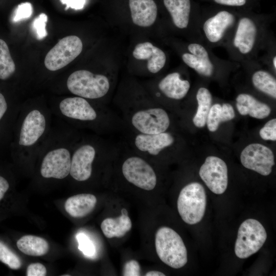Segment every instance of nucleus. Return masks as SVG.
I'll list each match as a JSON object with an SVG mask.
<instances>
[{
	"label": "nucleus",
	"instance_id": "nucleus-1",
	"mask_svg": "<svg viewBox=\"0 0 276 276\" xmlns=\"http://www.w3.org/2000/svg\"><path fill=\"white\" fill-rule=\"evenodd\" d=\"M52 115L51 108L43 104L21 106L9 147L13 156H37L51 131Z\"/></svg>",
	"mask_w": 276,
	"mask_h": 276
},
{
	"label": "nucleus",
	"instance_id": "nucleus-2",
	"mask_svg": "<svg viewBox=\"0 0 276 276\" xmlns=\"http://www.w3.org/2000/svg\"><path fill=\"white\" fill-rule=\"evenodd\" d=\"M78 96L64 98L51 108L53 114L73 127L91 130L103 133L113 130L119 121L108 108Z\"/></svg>",
	"mask_w": 276,
	"mask_h": 276
},
{
	"label": "nucleus",
	"instance_id": "nucleus-3",
	"mask_svg": "<svg viewBox=\"0 0 276 276\" xmlns=\"http://www.w3.org/2000/svg\"><path fill=\"white\" fill-rule=\"evenodd\" d=\"M80 136L65 123L52 126L37 155L41 156L39 172L43 178L63 179L70 175L73 150Z\"/></svg>",
	"mask_w": 276,
	"mask_h": 276
},
{
	"label": "nucleus",
	"instance_id": "nucleus-4",
	"mask_svg": "<svg viewBox=\"0 0 276 276\" xmlns=\"http://www.w3.org/2000/svg\"><path fill=\"white\" fill-rule=\"evenodd\" d=\"M124 122L133 133L153 134L167 131L171 121L165 109L151 103L121 106Z\"/></svg>",
	"mask_w": 276,
	"mask_h": 276
},
{
	"label": "nucleus",
	"instance_id": "nucleus-5",
	"mask_svg": "<svg viewBox=\"0 0 276 276\" xmlns=\"http://www.w3.org/2000/svg\"><path fill=\"white\" fill-rule=\"evenodd\" d=\"M111 147L100 137L81 135L73 150L71 176L77 181L88 180L92 175L95 160Z\"/></svg>",
	"mask_w": 276,
	"mask_h": 276
},
{
	"label": "nucleus",
	"instance_id": "nucleus-6",
	"mask_svg": "<svg viewBox=\"0 0 276 276\" xmlns=\"http://www.w3.org/2000/svg\"><path fill=\"white\" fill-rule=\"evenodd\" d=\"M66 84L68 90L74 96L92 101L104 97L110 87L107 76L85 70L72 73L68 77Z\"/></svg>",
	"mask_w": 276,
	"mask_h": 276
},
{
	"label": "nucleus",
	"instance_id": "nucleus-7",
	"mask_svg": "<svg viewBox=\"0 0 276 276\" xmlns=\"http://www.w3.org/2000/svg\"><path fill=\"white\" fill-rule=\"evenodd\" d=\"M155 246L158 258L168 266L179 269L187 263V250L183 241L171 228L163 226L157 229Z\"/></svg>",
	"mask_w": 276,
	"mask_h": 276
},
{
	"label": "nucleus",
	"instance_id": "nucleus-8",
	"mask_svg": "<svg viewBox=\"0 0 276 276\" xmlns=\"http://www.w3.org/2000/svg\"><path fill=\"white\" fill-rule=\"evenodd\" d=\"M177 210L182 220L192 225L203 218L206 205L205 190L200 183L191 182L180 191L177 202Z\"/></svg>",
	"mask_w": 276,
	"mask_h": 276
},
{
	"label": "nucleus",
	"instance_id": "nucleus-9",
	"mask_svg": "<svg viewBox=\"0 0 276 276\" xmlns=\"http://www.w3.org/2000/svg\"><path fill=\"white\" fill-rule=\"evenodd\" d=\"M133 152L134 153L126 157L122 164V175L133 186L144 190L151 191L157 183L155 172L146 159Z\"/></svg>",
	"mask_w": 276,
	"mask_h": 276
},
{
	"label": "nucleus",
	"instance_id": "nucleus-10",
	"mask_svg": "<svg viewBox=\"0 0 276 276\" xmlns=\"http://www.w3.org/2000/svg\"><path fill=\"white\" fill-rule=\"evenodd\" d=\"M267 239L263 225L254 219H248L240 225L235 245V252L240 259H246L256 253Z\"/></svg>",
	"mask_w": 276,
	"mask_h": 276
},
{
	"label": "nucleus",
	"instance_id": "nucleus-11",
	"mask_svg": "<svg viewBox=\"0 0 276 276\" xmlns=\"http://www.w3.org/2000/svg\"><path fill=\"white\" fill-rule=\"evenodd\" d=\"M82 48V41L78 36H66L47 53L44 65L50 71H58L73 61L81 53Z\"/></svg>",
	"mask_w": 276,
	"mask_h": 276
},
{
	"label": "nucleus",
	"instance_id": "nucleus-12",
	"mask_svg": "<svg viewBox=\"0 0 276 276\" xmlns=\"http://www.w3.org/2000/svg\"><path fill=\"white\" fill-rule=\"evenodd\" d=\"M228 171L226 163L221 158L210 156L201 166L199 174L208 188L214 193L222 194L228 185Z\"/></svg>",
	"mask_w": 276,
	"mask_h": 276
},
{
	"label": "nucleus",
	"instance_id": "nucleus-13",
	"mask_svg": "<svg viewBox=\"0 0 276 276\" xmlns=\"http://www.w3.org/2000/svg\"><path fill=\"white\" fill-rule=\"evenodd\" d=\"M240 160L245 168L263 176L269 175L274 165V155L271 149L258 143L247 146L241 152Z\"/></svg>",
	"mask_w": 276,
	"mask_h": 276
},
{
	"label": "nucleus",
	"instance_id": "nucleus-14",
	"mask_svg": "<svg viewBox=\"0 0 276 276\" xmlns=\"http://www.w3.org/2000/svg\"><path fill=\"white\" fill-rule=\"evenodd\" d=\"M20 107L11 103L0 91V151L9 149Z\"/></svg>",
	"mask_w": 276,
	"mask_h": 276
},
{
	"label": "nucleus",
	"instance_id": "nucleus-15",
	"mask_svg": "<svg viewBox=\"0 0 276 276\" xmlns=\"http://www.w3.org/2000/svg\"><path fill=\"white\" fill-rule=\"evenodd\" d=\"M188 49L190 53L182 55L184 63L202 76H211L214 67L205 48L200 44L192 43L189 44Z\"/></svg>",
	"mask_w": 276,
	"mask_h": 276
},
{
	"label": "nucleus",
	"instance_id": "nucleus-16",
	"mask_svg": "<svg viewBox=\"0 0 276 276\" xmlns=\"http://www.w3.org/2000/svg\"><path fill=\"white\" fill-rule=\"evenodd\" d=\"M235 20L234 15L226 11H220L208 18L203 25V30L207 39L212 43L219 42Z\"/></svg>",
	"mask_w": 276,
	"mask_h": 276
},
{
	"label": "nucleus",
	"instance_id": "nucleus-17",
	"mask_svg": "<svg viewBox=\"0 0 276 276\" xmlns=\"http://www.w3.org/2000/svg\"><path fill=\"white\" fill-rule=\"evenodd\" d=\"M257 32V27L252 19L247 17L241 18L234 38V47L242 54L250 53L254 47Z\"/></svg>",
	"mask_w": 276,
	"mask_h": 276
},
{
	"label": "nucleus",
	"instance_id": "nucleus-18",
	"mask_svg": "<svg viewBox=\"0 0 276 276\" xmlns=\"http://www.w3.org/2000/svg\"><path fill=\"white\" fill-rule=\"evenodd\" d=\"M129 5L132 20L135 25L147 27L155 21L157 8L153 0H129Z\"/></svg>",
	"mask_w": 276,
	"mask_h": 276
},
{
	"label": "nucleus",
	"instance_id": "nucleus-19",
	"mask_svg": "<svg viewBox=\"0 0 276 276\" xmlns=\"http://www.w3.org/2000/svg\"><path fill=\"white\" fill-rule=\"evenodd\" d=\"M158 88L166 97L179 100L187 95L190 84L188 80L181 79L179 73L173 72L166 75L159 82Z\"/></svg>",
	"mask_w": 276,
	"mask_h": 276
},
{
	"label": "nucleus",
	"instance_id": "nucleus-20",
	"mask_svg": "<svg viewBox=\"0 0 276 276\" xmlns=\"http://www.w3.org/2000/svg\"><path fill=\"white\" fill-rule=\"evenodd\" d=\"M97 202L96 196L93 194H79L67 198L64 203V209L72 217L82 218L94 210Z\"/></svg>",
	"mask_w": 276,
	"mask_h": 276
},
{
	"label": "nucleus",
	"instance_id": "nucleus-21",
	"mask_svg": "<svg viewBox=\"0 0 276 276\" xmlns=\"http://www.w3.org/2000/svg\"><path fill=\"white\" fill-rule=\"evenodd\" d=\"M236 107L240 114L249 115L259 119L267 117L271 112V108L268 105L247 94H241L237 96Z\"/></svg>",
	"mask_w": 276,
	"mask_h": 276
},
{
	"label": "nucleus",
	"instance_id": "nucleus-22",
	"mask_svg": "<svg viewBox=\"0 0 276 276\" xmlns=\"http://www.w3.org/2000/svg\"><path fill=\"white\" fill-rule=\"evenodd\" d=\"M121 213V215L118 217L107 218L102 222L101 230L107 238L122 237L131 229L132 222L127 210L123 208Z\"/></svg>",
	"mask_w": 276,
	"mask_h": 276
},
{
	"label": "nucleus",
	"instance_id": "nucleus-23",
	"mask_svg": "<svg viewBox=\"0 0 276 276\" xmlns=\"http://www.w3.org/2000/svg\"><path fill=\"white\" fill-rule=\"evenodd\" d=\"M174 25L179 29L187 27L191 11L190 0H164Z\"/></svg>",
	"mask_w": 276,
	"mask_h": 276
},
{
	"label": "nucleus",
	"instance_id": "nucleus-24",
	"mask_svg": "<svg viewBox=\"0 0 276 276\" xmlns=\"http://www.w3.org/2000/svg\"><path fill=\"white\" fill-rule=\"evenodd\" d=\"M16 245L24 254L35 257L45 255L49 249V244L44 239L33 235L21 237L17 241Z\"/></svg>",
	"mask_w": 276,
	"mask_h": 276
},
{
	"label": "nucleus",
	"instance_id": "nucleus-25",
	"mask_svg": "<svg viewBox=\"0 0 276 276\" xmlns=\"http://www.w3.org/2000/svg\"><path fill=\"white\" fill-rule=\"evenodd\" d=\"M233 106L228 103L222 105L215 104L212 105L207 117V127L210 131L214 132L220 123L232 120L235 117Z\"/></svg>",
	"mask_w": 276,
	"mask_h": 276
},
{
	"label": "nucleus",
	"instance_id": "nucleus-26",
	"mask_svg": "<svg viewBox=\"0 0 276 276\" xmlns=\"http://www.w3.org/2000/svg\"><path fill=\"white\" fill-rule=\"evenodd\" d=\"M196 99L198 107L193 122L196 127L201 128L206 124L208 113L212 106V96L207 88L200 87L197 91Z\"/></svg>",
	"mask_w": 276,
	"mask_h": 276
},
{
	"label": "nucleus",
	"instance_id": "nucleus-27",
	"mask_svg": "<svg viewBox=\"0 0 276 276\" xmlns=\"http://www.w3.org/2000/svg\"><path fill=\"white\" fill-rule=\"evenodd\" d=\"M252 82L258 90L276 98V80L274 77L264 70L255 72L252 76Z\"/></svg>",
	"mask_w": 276,
	"mask_h": 276
},
{
	"label": "nucleus",
	"instance_id": "nucleus-28",
	"mask_svg": "<svg viewBox=\"0 0 276 276\" xmlns=\"http://www.w3.org/2000/svg\"><path fill=\"white\" fill-rule=\"evenodd\" d=\"M15 72V65L6 42L0 39V80L10 79Z\"/></svg>",
	"mask_w": 276,
	"mask_h": 276
},
{
	"label": "nucleus",
	"instance_id": "nucleus-29",
	"mask_svg": "<svg viewBox=\"0 0 276 276\" xmlns=\"http://www.w3.org/2000/svg\"><path fill=\"white\" fill-rule=\"evenodd\" d=\"M0 261L12 269L17 270L21 266L19 258L2 242H0Z\"/></svg>",
	"mask_w": 276,
	"mask_h": 276
},
{
	"label": "nucleus",
	"instance_id": "nucleus-30",
	"mask_svg": "<svg viewBox=\"0 0 276 276\" xmlns=\"http://www.w3.org/2000/svg\"><path fill=\"white\" fill-rule=\"evenodd\" d=\"M166 62V56L164 51L154 46L153 53L148 60L147 67L150 73L156 74L164 67Z\"/></svg>",
	"mask_w": 276,
	"mask_h": 276
},
{
	"label": "nucleus",
	"instance_id": "nucleus-31",
	"mask_svg": "<svg viewBox=\"0 0 276 276\" xmlns=\"http://www.w3.org/2000/svg\"><path fill=\"white\" fill-rule=\"evenodd\" d=\"M78 242V248L83 254L89 257H93L96 253V249L91 240L85 234L80 233L76 235Z\"/></svg>",
	"mask_w": 276,
	"mask_h": 276
},
{
	"label": "nucleus",
	"instance_id": "nucleus-32",
	"mask_svg": "<svg viewBox=\"0 0 276 276\" xmlns=\"http://www.w3.org/2000/svg\"><path fill=\"white\" fill-rule=\"evenodd\" d=\"M154 48L149 42L138 43L133 51V56L138 60H148L153 53Z\"/></svg>",
	"mask_w": 276,
	"mask_h": 276
},
{
	"label": "nucleus",
	"instance_id": "nucleus-33",
	"mask_svg": "<svg viewBox=\"0 0 276 276\" xmlns=\"http://www.w3.org/2000/svg\"><path fill=\"white\" fill-rule=\"evenodd\" d=\"M32 12L33 8L31 3L29 2L21 3L15 9L13 21L17 22L28 18L32 15Z\"/></svg>",
	"mask_w": 276,
	"mask_h": 276
},
{
	"label": "nucleus",
	"instance_id": "nucleus-34",
	"mask_svg": "<svg viewBox=\"0 0 276 276\" xmlns=\"http://www.w3.org/2000/svg\"><path fill=\"white\" fill-rule=\"evenodd\" d=\"M260 135L264 140H276V119L268 121L260 130Z\"/></svg>",
	"mask_w": 276,
	"mask_h": 276
},
{
	"label": "nucleus",
	"instance_id": "nucleus-35",
	"mask_svg": "<svg viewBox=\"0 0 276 276\" xmlns=\"http://www.w3.org/2000/svg\"><path fill=\"white\" fill-rule=\"evenodd\" d=\"M47 20V15L45 13H41L33 21V27L36 32L38 39H43L47 35L45 29Z\"/></svg>",
	"mask_w": 276,
	"mask_h": 276
},
{
	"label": "nucleus",
	"instance_id": "nucleus-36",
	"mask_svg": "<svg viewBox=\"0 0 276 276\" xmlns=\"http://www.w3.org/2000/svg\"><path fill=\"white\" fill-rule=\"evenodd\" d=\"M140 275V266L137 261L131 260L125 263L123 270V275L139 276Z\"/></svg>",
	"mask_w": 276,
	"mask_h": 276
},
{
	"label": "nucleus",
	"instance_id": "nucleus-37",
	"mask_svg": "<svg viewBox=\"0 0 276 276\" xmlns=\"http://www.w3.org/2000/svg\"><path fill=\"white\" fill-rule=\"evenodd\" d=\"M47 274L45 267L40 263H31L27 268V276H44Z\"/></svg>",
	"mask_w": 276,
	"mask_h": 276
},
{
	"label": "nucleus",
	"instance_id": "nucleus-38",
	"mask_svg": "<svg viewBox=\"0 0 276 276\" xmlns=\"http://www.w3.org/2000/svg\"><path fill=\"white\" fill-rule=\"evenodd\" d=\"M60 2L66 5V10L69 8L78 10L83 8L85 0H60Z\"/></svg>",
	"mask_w": 276,
	"mask_h": 276
},
{
	"label": "nucleus",
	"instance_id": "nucleus-39",
	"mask_svg": "<svg viewBox=\"0 0 276 276\" xmlns=\"http://www.w3.org/2000/svg\"><path fill=\"white\" fill-rule=\"evenodd\" d=\"M220 5L230 6H241L246 3V0H214Z\"/></svg>",
	"mask_w": 276,
	"mask_h": 276
},
{
	"label": "nucleus",
	"instance_id": "nucleus-40",
	"mask_svg": "<svg viewBox=\"0 0 276 276\" xmlns=\"http://www.w3.org/2000/svg\"><path fill=\"white\" fill-rule=\"evenodd\" d=\"M9 187L10 185L7 179L0 175V201L9 189Z\"/></svg>",
	"mask_w": 276,
	"mask_h": 276
},
{
	"label": "nucleus",
	"instance_id": "nucleus-41",
	"mask_svg": "<svg viewBox=\"0 0 276 276\" xmlns=\"http://www.w3.org/2000/svg\"><path fill=\"white\" fill-rule=\"evenodd\" d=\"M146 276H165L166 275L164 273L156 270H151L147 272L145 275Z\"/></svg>",
	"mask_w": 276,
	"mask_h": 276
},
{
	"label": "nucleus",
	"instance_id": "nucleus-42",
	"mask_svg": "<svg viewBox=\"0 0 276 276\" xmlns=\"http://www.w3.org/2000/svg\"><path fill=\"white\" fill-rule=\"evenodd\" d=\"M272 64L274 69H276V56H274L272 60Z\"/></svg>",
	"mask_w": 276,
	"mask_h": 276
}]
</instances>
